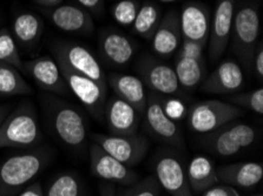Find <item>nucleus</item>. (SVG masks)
I'll use <instances>...</instances> for the list:
<instances>
[{"label": "nucleus", "instance_id": "nucleus-17", "mask_svg": "<svg viewBox=\"0 0 263 196\" xmlns=\"http://www.w3.org/2000/svg\"><path fill=\"white\" fill-rule=\"evenodd\" d=\"M44 12L57 29L67 33L90 34L95 29L92 17L82 6L62 4L54 9L44 10Z\"/></svg>", "mask_w": 263, "mask_h": 196}, {"label": "nucleus", "instance_id": "nucleus-16", "mask_svg": "<svg viewBox=\"0 0 263 196\" xmlns=\"http://www.w3.org/2000/svg\"><path fill=\"white\" fill-rule=\"evenodd\" d=\"M182 40L206 45L210 34L211 12L204 4L188 3L178 15Z\"/></svg>", "mask_w": 263, "mask_h": 196}, {"label": "nucleus", "instance_id": "nucleus-43", "mask_svg": "<svg viewBox=\"0 0 263 196\" xmlns=\"http://www.w3.org/2000/svg\"><path fill=\"white\" fill-rule=\"evenodd\" d=\"M157 2H161V3H174V2H177V0H157Z\"/></svg>", "mask_w": 263, "mask_h": 196}, {"label": "nucleus", "instance_id": "nucleus-20", "mask_svg": "<svg viewBox=\"0 0 263 196\" xmlns=\"http://www.w3.org/2000/svg\"><path fill=\"white\" fill-rule=\"evenodd\" d=\"M182 42V34L179 30L178 14L175 11L168 12L159 20L157 29L151 37V47L158 57L168 58L177 52Z\"/></svg>", "mask_w": 263, "mask_h": 196}, {"label": "nucleus", "instance_id": "nucleus-21", "mask_svg": "<svg viewBox=\"0 0 263 196\" xmlns=\"http://www.w3.org/2000/svg\"><path fill=\"white\" fill-rule=\"evenodd\" d=\"M107 85L115 92L116 97L133 106L139 114H143L146 107V87L141 79L130 74L111 73L106 78Z\"/></svg>", "mask_w": 263, "mask_h": 196}, {"label": "nucleus", "instance_id": "nucleus-24", "mask_svg": "<svg viewBox=\"0 0 263 196\" xmlns=\"http://www.w3.org/2000/svg\"><path fill=\"white\" fill-rule=\"evenodd\" d=\"M185 175L193 194L200 195L220 182L214 162L204 155H196L190 160Z\"/></svg>", "mask_w": 263, "mask_h": 196}, {"label": "nucleus", "instance_id": "nucleus-25", "mask_svg": "<svg viewBox=\"0 0 263 196\" xmlns=\"http://www.w3.org/2000/svg\"><path fill=\"white\" fill-rule=\"evenodd\" d=\"M44 32V23L35 13L21 12L12 23V34L15 41L24 46L33 45L41 40Z\"/></svg>", "mask_w": 263, "mask_h": 196}, {"label": "nucleus", "instance_id": "nucleus-30", "mask_svg": "<svg viewBox=\"0 0 263 196\" xmlns=\"http://www.w3.org/2000/svg\"><path fill=\"white\" fill-rule=\"evenodd\" d=\"M0 62L7 63L22 70L23 61L19 53L17 41L13 38V34L10 30H0Z\"/></svg>", "mask_w": 263, "mask_h": 196}, {"label": "nucleus", "instance_id": "nucleus-32", "mask_svg": "<svg viewBox=\"0 0 263 196\" xmlns=\"http://www.w3.org/2000/svg\"><path fill=\"white\" fill-rule=\"evenodd\" d=\"M138 3L136 0H121L112 7V18L122 26L133 25L138 12Z\"/></svg>", "mask_w": 263, "mask_h": 196}, {"label": "nucleus", "instance_id": "nucleus-3", "mask_svg": "<svg viewBox=\"0 0 263 196\" xmlns=\"http://www.w3.org/2000/svg\"><path fill=\"white\" fill-rule=\"evenodd\" d=\"M42 139L37 111L27 100L10 112L0 128V148H32Z\"/></svg>", "mask_w": 263, "mask_h": 196}, {"label": "nucleus", "instance_id": "nucleus-40", "mask_svg": "<svg viewBox=\"0 0 263 196\" xmlns=\"http://www.w3.org/2000/svg\"><path fill=\"white\" fill-rule=\"evenodd\" d=\"M39 6L44 7V10H51L54 9L59 5H62L64 0H34Z\"/></svg>", "mask_w": 263, "mask_h": 196}, {"label": "nucleus", "instance_id": "nucleus-27", "mask_svg": "<svg viewBox=\"0 0 263 196\" xmlns=\"http://www.w3.org/2000/svg\"><path fill=\"white\" fill-rule=\"evenodd\" d=\"M32 89L23 78L18 69L0 62V95L2 97H17L29 95Z\"/></svg>", "mask_w": 263, "mask_h": 196}, {"label": "nucleus", "instance_id": "nucleus-29", "mask_svg": "<svg viewBox=\"0 0 263 196\" xmlns=\"http://www.w3.org/2000/svg\"><path fill=\"white\" fill-rule=\"evenodd\" d=\"M45 196H82V185L77 175L62 173L47 186Z\"/></svg>", "mask_w": 263, "mask_h": 196}, {"label": "nucleus", "instance_id": "nucleus-44", "mask_svg": "<svg viewBox=\"0 0 263 196\" xmlns=\"http://www.w3.org/2000/svg\"><path fill=\"white\" fill-rule=\"evenodd\" d=\"M255 196H260V195H255Z\"/></svg>", "mask_w": 263, "mask_h": 196}, {"label": "nucleus", "instance_id": "nucleus-1", "mask_svg": "<svg viewBox=\"0 0 263 196\" xmlns=\"http://www.w3.org/2000/svg\"><path fill=\"white\" fill-rule=\"evenodd\" d=\"M52 159L53 150L42 147L4 160L0 163V196H17Z\"/></svg>", "mask_w": 263, "mask_h": 196}, {"label": "nucleus", "instance_id": "nucleus-6", "mask_svg": "<svg viewBox=\"0 0 263 196\" xmlns=\"http://www.w3.org/2000/svg\"><path fill=\"white\" fill-rule=\"evenodd\" d=\"M255 140L256 132L252 126L232 121L211 133L204 134L201 143L213 154L228 158L249 148Z\"/></svg>", "mask_w": 263, "mask_h": 196}, {"label": "nucleus", "instance_id": "nucleus-31", "mask_svg": "<svg viewBox=\"0 0 263 196\" xmlns=\"http://www.w3.org/2000/svg\"><path fill=\"white\" fill-rule=\"evenodd\" d=\"M229 103L242 108V110L252 111L254 113L263 114V89H257L247 93L234 94L229 97Z\"/></svg>", "mask_w": 263, "mask_h": 196}, {"label": "nucleus", "instance_id": "nucleus-14", "mask_svg": "<svg viewBox=\"0 0 263 196\" xmlns=\"http://www.w3.org/2000/svg\"><path fill=\"white\" fill-rule=\"evenodd\" d=\"M90 168L96 178L104 180L107 183L133 186L138 180L135 171L111 157L95 142L90 146Z\"/></svg>", "mask_w": 263, "mask_h": 196}, {"label": "nucleus", "instance_id": "nucleus-10", "mask_svg": "<svg viewBox=\"0 0 263 196\" xmlns=\"http://www.w3.org/2000/svg\"><path fill=\"white\" fill-rule=\"evenodd\" d=\"M137 70L141 75L139 79L150 92L168 97L183 98L185 95V92L179 86L175 70L168 63L145 57L139 60Z\"/></svg>", "mask_w": 263, "mask_h": 196}, {"label": "nucleus", "instance_id": "nucleus-7", "mask_svg": "<svg viewBox=\"0 0 263 196\" xmlns=\"http://www.w3.org/2000/svg\"><path fill=\"white\" fill-rule=\"evenodd\" d=\"M52 51L55 61L63 63L76 73L93 80L99 85L107 89L106 75L97 58L81 43L73 41H54Z\"/></svg>", "mask_w": 263, "mask_h": 196}, {"label": "nucleus", "instance_id": "nucleus-42", "mask_svg": "<svg viewBox=\"0 0 263 196\" xmlns=\"http://www.w3.org/2000/svg\"><path fill=\"white\" fill-rule=\"evenodd\" d=\"M11 111H12V106L9 105V103H7V105L0 106V128H2L4 121H5L6 117L10 114Z\"/></svg>", "mask_w": 263, "mask_h": 196}, {"label": "nucleus", "instance_id": "nucleus-15", "mask_svg": "<svg viewBox=\"0 0 263 196\" xmlns=\"http://www.w3.org/2000/svg\"><path fill=\"white\" fill-rule=\"evenodd\" d=\"M22 70L25 71L42 90L51 94L67 95L70 92L57 61L51 57L44 55L23 62Z\"/></svg>", "mask_w": 263, "mask_h": 196}, {"label": "nucleus", "instance_id": "nucleus-37", "mask_svg": "<svg viewBox=\"0 0 263 196\" xmlns=\"http://www.w3.org/2000/svg\"><path fill=\"white\" fill-rule=\"evenodd\" d=\"M252 69H254L255 75H256L257 79L261 81V80L263 79V45H262V42H258L256 51H255Z\"/></svg>", "mask_w": 263, "mask_h": 196}, {"label": "nucleus", "instance_id": "nucleus-22", "mask_svg": "<svg viewBox=\"0 0 263 196\" xmlns=\"http://www.w3.org/2000/svg\"><path fill=\"white\" fill-rule=\"evenodd\" d=\"M220 182L234 188H252L263 178V166L258 162L246 161L230 163L216 169Z\"/></svg>", "mask_w": 263, "mask_h": 196}, {"label": "nucleus", "instance_id": "nucleus-33", "mask_svg": "<svg viewBox=\"0 0 263 196\" xmlns=\"http://www.w3.org/2000/svg\"><path fill=\"white\" fill-rule=\"evenodd\" d=\"M159 102H161L163 112L166 117L175 122L182 121L188 115V107L183 101L182 98L168 97V95H159Z\"/></svg>", "mask_w": 263, "mask_h": 196}, {"label": "nucleus", "instance_id": "nucleus-38", "mask_svg": "<svg viewBox=\"0 0 263 196\" xmlns=\"http://www.w3.org/2000/svg\"><path fill=\"white\" fill-rule=\"evenodd\" d=\"M79 5L87 12H93V13H101L103 10V0H77Z\"/></svg>", "mask_w": 263, "mask_h": 196}, {"label": "nucleus", "instance_id": "nucleus-45", "mask_svg": "<svg viewBox=\"0 0 263 196\" xmlns=\"http://www.w3.org/2000/svg\"><path fill=\"white\" fill-rule=\"evenodd\" d=\"M117 196H119V195H118V194H117Z\"/></svg>", "mask_w": 263, "mask_h": 196}, {"label": "nucleus", "instance_id": "nucleus-35", "mask_svg": "<svg viewBox=\"0 0 263 196\" xmlns=\"http://www.w3.org/2000/svg\"><path fill=\"white\" fill-rule=\"evenodd\" d=\"M205 45L198 43L189 40H182L181 45L177 50L176 58H189L203 60V52H204Z\"/></svg>", "mask_w": 263, "mask_h": 196}, {"label": "nucleus", "instance_id": "nucleus-13", "mask_svg": "<svg viewBox=\"0 0 263 196\" xmlns=\"http://www.w3.org/2000/svg\"><path fill=\"white\" fill-rule=\"evenodd\" d=\"M236 0H217L214 14H211L209 34V55L213 61L220 59L228 47Z\"/></svg>", "mask_w": 263, "mask_h": 196}, {"label": "nucleus", "instance_id": "nucleus-36", "mask_svg": "<svg viewBox=\"0 0 263 196\" xmlns=\"http://www.w3.org/2000/svg\"><path fill=\"white\" fill-rule=\"evenodd\" d=\"M202 196H240L234 187L228 185H215L206 189Z\"/></svg>", "mask_w": 263, "mask_h": 196}, {"label": "nucleus", "instance_id": "nucleus-19", "mask_svg": "<svg viewBox=\"0 0 263 196\" xmlns=\"http://www.w3.org/2000/svg\"><path fill=\"white\" fill-rule=\"evenodd\" d=\"M139 114L135 108L118 97L106 101L104 117L107 128L114 135H131L137 133Z\"/></svg>", "mask_w": 263, "mask_h": 196}, {"label": "nucleus", "instance_id": "nucleus-26", "mask_svg": "<svg viewBox=\"0 0 263 196\" xmlns=\"http://www.w3.org/2000/svg\"><path fill=\"white\" fill-rule=\"evenodd\" d=\"M174 70L182 90L184 92L194 91L204 80V59L197 60L189 58H176Z\"/></svg>", "mask_w": 263, "mask_h": 196}, {"label": "nucleus", "instance_id": "nucleus-23", "mask_svg": "<svg viewBox=\"0 0 263 196\" xmlns=\"http://www.w3.org/2000/svg\"><path fill=\"white\" fill-rule=\"evenodd\" d=\"M101 54L115 66H124L135 55V45L126 35L117 31H104L99 37Z\"/></svg>", "mask_w": 263, "mask_h": 196}, {"label": "nucleus", "instance_id": "nucleus-12", "mask_svg": "<svg viewBox=\"0 0 263 196\" xmlns=\"http://www.w3.org/2000/svg\"><path fill=\"white\" fill-rule=\"evenodd\" d=\"M155 178L161 188L173 196H194L185 169L174 151L162 150L155 161Z\"/></svg>", "mask_w": 263, "mask_h": 196}, {"label": "nucleus", "instance_id": "nucleus-18", "mask_svg": "<svg viewBox=\"0 0 263 196\" xmlns=\"http://www.w3.org/2000/svg\"><path fill=\"white\" fill-rule=\"evenodd\" d=\"M245 83V74L240 63L234 60L221 62L201 83L202 91L210 94H232L240 91Z\"/></svg>", "mask_w": 263, "mask_h": 196}, {"label": "nucleus", "instance_id": "nucleus-34", "mask_svg": "<svg viewBox=\"0 0 263 196\" xmlns=\"http://www.w3.org/2000/svg\"><path fill=\"white\" fill-rule=\"evenodd\" d=\"M161 186L155 177H149L143 181L135 183L125 190H119V196H159Z\"/></svg>", "mask_w": 263, "mask_h": 196}, {"label": "nucleus", "instance_id": "nucleus-41", "mask_svg": "<svg viewBox=\"0 0 263 196\" xmlns=\"http://www.w3.org/2000/svg\"><path fill=\"white\" fill-rule=\"evenodd\" d=\"M101 196H117L116 187L114 183H106L101 188Z\"/></svg>", "mask_w": 263, "mask_h": 196}, {"label": "nucleus", "instance_id": "nucleus-39", "mask_svg": "<svg viewBox=\"0 0 263 196\" xmlns=\"http://www.w3.org/2000/svg\"><path fill=\"white\" fill-rule=\"evenodd\" d=\"M17 196H45L41 182H33L22 190Z\"/></svg>", "mask_w": 263, "mask_h": 196}, {"label": "nucleus", "instance_id": "nucleus-28", "mask_svg": "<svg viewBox=\"0 0 263 196\" xmlns=\"http://www.w3.org/2000/svg\"><path fill=\"white\" fill-rule=\"evenodd\" d=\"M161 20V11L153 3H144L138 7V12L134 21V31L143 38L151 39L155 30Z\"/></svg>", "mask_w": 263, "mask_h": 196}, {"label": "nucleus", "instance_id": "nucleus-8", "mask_svg": "<svg viewBox=\"0 0 263 196\" xmlns=\"http://www.w3.org/2000/svg\"><path fill=\"white\" fill-rule=\"evenodd\" d=\"M91 139L111 157L129 168L137 166L149 149L147 139L137 133L131 135L92 134Z\"/></svg>", "mask_w": 263, "mask_h": 196}, {"label": "nucleus", "instance_id": "nucleus-5", "mask_svg": "<svg viewBox=\"0 0 263 196\" xmlns=\"http://www.w3.org/2000/svg\"><path fill=\"white\" fill-rule=\"evenodd\" d=\"M245 113L242 108L221 100H205L195 103L188 111V126L198 134H208Z\"/></svg>", "mask_w": 263, "mask_h": 196}, {"label": "nucleus", "instance_id": "nucleus-2", "mask_svg": "<svg viewBox=\"0 0 263 196\" xmlns=\"http://www.w3.org/2000/svg\"><path fill=\"white\" fill-rule=\"evenodd\" d=\"M42 102L51 129L59 141L73 149L84 147L87 127L82 112L54 95H44Z\"/></svg>", "mask_w": 263, "mask_h": 196}, {"label": "nucleus", "instance_id": "nucleus-11", "mask_svg": "<svg viewBox=\"0 0 263 196\" xmlns=\"http://www.w3.org/2000/svg\"><path fill=\"white\" fill-rule=\"evenodd\" d=\"M143 114H144L146 129L151 135L166 145L182 150L184 149L185 145L182 130L177 126V122L169 119L163 112L157 93L150 92L147 94L146 107Z\"/></svg>", "mask_w": 263, "mask_h": 196}, {"label": "nucleus", "instance_id": "nucleus-4", "mask_svg": "<svg viewBox=\"0 0 263 196\" xmlns=\"http://www.w3.org/2000/svg\"><path fill=\"white\" fill-rule=\"evenodd\" d=\"M260 14L254 5L245 4L235 10L232 38L233 50L247 70H252L253 58L258 45Z\"/></svg>", "mask_w": 263, "mask_h": 196}, {"label": "nucleus", "instance_id": "nucleus-9", "mask_svg": "<svg viewBox=\"0 0 263 196\" xmlns=\"http://www.w3.org/2000/svg\"><path fill=\"white\" fill-rule=\"evenodd\" d=\"M65 80L67 89L79 102L84 106L93 118L101 120L104 117V108L106 103L107 89L103 87L93 80L76 73L67 69L63 63L57 62Z\"/></svg>", "mask_w": 263, "mask_h": 196}]
</instances>
